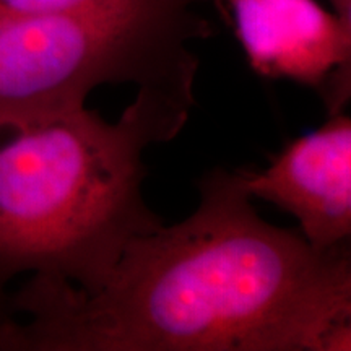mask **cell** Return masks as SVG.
I'll list each match as a JSON object with an SVG mask.
<instances>
[{
    "label": "cell",
    "mask_w": 351,
    "mask_h": 351,
    "mask_svg": "<svg viewBox=\"0 0 351 351\" xmlns=\"http://www.w3.org/2000/svg\"><path fill=\"white\" fill-rule=\"evenodd\" d=\"M239 173L251 199L293 215L315 249L350 245L351 119L345 112L288 143L267 169Z\"/></svg>",
    "instance_id": "5b68a950"
},
{
    "label": "cell",
    "mask_w": 351,
    "mask_h": 351,
    "mask_svg": "<svg viewBox=\"0 0 351 351\" xmlns=\"http://www.w3.org/2000/svg\"><path fill=\"white\" fill-rule=\"evenodd\" d=\"M194 2L0 16V132L85 108L101 85L194 90L187 46L212 32Z\"/></svg>",
    "instance_id": "3957f363"
},
{
    "label": "cell",
    "mask_w": 351,
    "mask_h": 351,
    "mask_svg": "<svg viewBox=\"0 0 351 351\" xmlns=\"http://www.w3.org/2000/svg\"><path fill=\"white\" fill-rule=\"evenodd\" d=\"M213 2H215V3H217V5H218V8H219V10H221V13H223V15H225V16H226L225 0H213Z\"/></svg>",
    "instance_id": "ba28073f"
},
{
    "label": "cell",
    "mask_w": 351,
    "mask_h": 351,
    "mask_svg": "<svg viewBox=\"0 0 351 351\" xmlns=\"http://www.w3.org/2000/svg\"><path fill=\"white\" fill-rule=\"evenodd\" d=\"M252 70L317 90L328 116L351 98V25L315 0H225Z\"/></svg>",
    "instance_id": "277c9868"
},
{
    "label": "cell",
    "mask_w": 351,
    "mask_h": 351,
    "mask_svg": "<svg viewBox=\"0 0 351 351\" xmlns=\"http://www.w3.org/2000/svg\"><path fill=\"white\" fill-rule=\"evenodd\" d=\"M195 212L135 238L93 293L32 275L0 304L2 351H350V245L315 249L213 169Z\"/></svg>",
    "instance_id": "6da1fadb"
},
{
    "label": "cell",
    "mask_w": 351,
    "mask_h": 351,
    "mask_svg": "<svg viewBox=\"0 0 351 351\" xmlns=\"http://www.w3.org/2000/svg\"><path fill=\"white\" fill-rule=\"evenodd\" d=\"M155 0H0V16L114 10Z\"/></svg>",
    "instance_id": "8992f818"
},
{
    "label": "cell",
    "mask_w": 351,
    "mask_h": 351,
    "mask_svg": "<svg viewBox=\"0 0 351 351\" xmlns=\"http://www.w3.org/2000/svg\"><path fill=\"white\" fill-rule=\"evenodd\" d=\"M194 104V90L142 86L116 122L85 106L0 132V304L23 274L93 293L165 225L143 199V155L178 137Z\"/></svg>",
    "instance_id": "7a4b0ae2"
},
{
    "label": "cell",
    "mask_w": 351,
    "mask_h": 351,
    "mask_svg": "<svg viewBox=\"0 0 351 351\" xmlns=\"http://www.w3.org/2000/svg\"><path fill=\"white\" fill-rule=\"evenodd\" d=\"M330 3L335 8V13L345 21L346 25H351V0H330Z\"/></svg>",
    "instance_id": "52a82bcc"
}]
</instances>
